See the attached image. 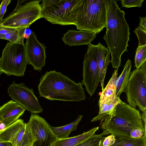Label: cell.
I'll return each mask as SVG.
<instances>
[{"label": "cell", "mask_w": 146, "mask_h": 146, "mask_svg": "<svg viewBox=\"0 0 146 146\" xmlns=\"http://www.w3.org/2000/svg\"><path fill=\"white\" fill-rule=\"evenodd\" d=\"M106 33L103 37L111 55L110 62L112 67L118 69L121 66V57L127 51L129 40V27L124 16L115 0H106Z\"/></svg>", "instance_id": "cell-1"}, {"label": "cell", "mask_w": 146, "mask_h": 146, "mask_svg": "<svg viewBox=\"0 0 146 146\" xmlns=\"http://www.w3.org/2000/svg\"><path fill=\"white\" fill-rule=\"evenodd\" d=\"M82 85L60 72L50 70L42 75L38 89L40 97L49 100L78 102L86 99Z\"/></svg>", "instance_id": "cell-2"}, {"label": "cell", "mask_w": 146, "mask_h": 146, "mask_svg": "<svg viewBox=\"0 0 146 146\" xmlns=\"http://www.w3.org/2000/svg\"><path fill=\"white\" fill-rule=\"evenodd\" d=\"M101 125L104 130L108 131L115 137L132 138L130 133L135 129H141L146 136L139 111L122 101L115 107L113 116L105 120Z\"/></svg>", "instance_id": "cell-3"}, {"label": "cell", "mask_w": 146, "mask_h": 146, "mask_svg": "<svg viewBox=\"0 0 146 146\" xmlns=\"http://www.w3.org/2000/svg\"><path fill=\"white\" fill-rule=\"evenodd\" d=\"M106 0H83L75 25L97 34L106 27Z\"/></svg>", "instance_id": "cell-4"}, {"label": "cell", "mask_w": 146, "mask_h": 146, "mask_svg": "<svg viewBox=\"0 0 146 146\" xmlns=\"http://www.w3.org/2000/svg\"><path fill=\"white\" fill-rule=\"evenodd\" d=\"M83 0H44L43 18L52 24L75 25Z\"/></svg>", "instance_id": "cell-5"}, {"label": "cell", "mask_w": 146, "mask_h": 146, "mask_svg": "<svg viewBox=\"0 0 146 146\" xmlns=\"http://www.w3.org/2000/svg\"><path fill=\"white\" fill-rule=\"evenodd\" d=\"M18 0L14 9L0 21V27L19 29L28 28L37 20L43 18L41 0Z\"/></svg>", "instance_id": "cell-6"}, {"label": "cell", "mask_w": 146, "mask_h": 146, "mask_svg": "<svg viewBox=\"0 0 146 146\" xmlns=\"http://www.w3.org/2000/svg\"><path fill=\"white\" fill-rule=\"evenodd\" d=\"M28 64L25 44L8 42L0 58L3 73L8 75L23 76Z\"/></svg>", "instance_id": "cell-7"}, {"label": "cell", "mask_w": 146, "mask_h": 146, "mask_svg": "<svg viewBox=\"0 0 146 146\" xmlns=\"http://www.w3.org/2000/svg\"><path fill=\"white\" fill-rule=\"evenodd\" d=\"M125 92L129 104L133 108L137 106L142 112L146 110V76L139 69L131 72Z\"/></svg>", "instance_id": "cell-8"}, {"label": "cell", "mask_w": 146, "mask_h": 146, "mask_svg": "<svg viewBox=\"0 0 146 146\" xmlns=\"http://www.w3.org/2000/svg\"><path fill=\"white\" fill-rule=\"evenodd\" d=\"M87 51L83 62L82 85L91 96L94 94L100 78L98 66L96 60L98 45L91 44L88 45Z\"/></svg>", "instance_id": "cell-9"}, {"label": "cell", "mask_w": 146, "mask_h": 146, "mask_svg": "<svg viewBox=\"0 0 146 146\" xmlns=\"http://www.w3.org/2000/svg\"><path fill=\"white\" fill-rule=\"evenodd\" d=\"M36 138L32 134L29 124L21 119L0 132V143L9 142L13 146L34 144Z\"/></svg>", "instance_id": "cell-10"}, {"label": "cell", "mask_w": 146, "mask_h": 146, "mask_svg": "<svg viewBox=\"0 0 146 146\" xmlns=\"http://www.w3.org/2000/svg\"><path fill=\"white\" fill-rule=\"evenodd\" d=\"M7 92L13 101L32 113H37L43 111L33 89L29 88L24 83H13L9 86Z\"/></svg>", "instance_id": "cell-11"}, {"label": "cell", "mask_w": 146, "mask_h": 146, "mask_svg": "<svg viewBox=\"0 0 146 146\" xmlns=\"http://www.w3.org/2000/svg\"><path fill=\"white\" fill-rule=\"evenodd\" d=\"M28 123L37 139L33 146H50L58 139L47 122L37 113H31Z\"/></svg>", "instance_id": "cell-12"}, {"label": "cell", "mask_w": 146, "mask_h": 146, "mask_svg": "<svg viewBox=\"0 0 146 146\" xmlns=\"http://www.w3.org/2000/svg\"><path fill=\"white\" fill-rule=\"evenodd\" d=\"M25 44L28 64L32 65L35 70L40 71L45 65L46 47L38 41L33 31L26 39Z\"/></svg>", "instance_id": "cell-13"}, {"label": "cell", "mask_w": 146, "mask_h": 146, "mask_svg": "<svg viewBox=\"0 0 146 146\" xmlns=\"http://www.w3.org/2000/svg\"><path fill=\"white\" fill-rule=\"evenodd\" d=\"M97 34L86 31L69 30L63 34L62 41L70 46L88 45L96 38Z\"/></svg>", "instance_id": "cell-14"}, {"label": "cell", "mask_w": 146, "mask_h": 146, "mask_svg": "<svg viewBox=\"0 0 146 146\" xmlns=\"http://www.w3.org/2000/svg\"><path fill=\"white\" fill-rule=\"evenodd\" d=\"M25 109L17 102L11 100L0 107V121L15 122Z\"/></svg>", "instance_id": "cell-15"}, {"label": "cell", "mask_w": 146, "mask_h": 146, "mask_svg": "<svg viewBox=\"0 0 146 146\" xmlns=\"http://www.w3.org/2000/svg\"><path fill=\"white\" fill-rule=\"evenodd\" d=\"M96 53V60L98 66L100 82L102 90L104 88V82L108 66L110 62V52L108 48L99 42Z\"/></svg>", "instance_id": "cell-16"}, {"label": "cell", "mask_w": 146, "mask_h": 146, "mask_svg": "<svg viewBox=\"0 0 146 146\" xmlns=\"http://www.w3.org/2000/svg\"><path fill=\"white\" fill-rule=\"evenodd\" d=\"M121 101L119 97L116 96L113 99L99 105L98 115L93 118L91 121H100L101 125L105 120L112 117L114 115L115 107Z\"/></svg>", "instance_id": "cell-17"}, {"label": "cell", "mask_w": 146, "mask_h": 146, "mask_svg": "<svg viewBox=\"0 0 146 146\" xmlns=\"http://www.w3.org/2000/svg\"><path fill=\"white\" fill-rule=\"evenodd\" d=\"M99 128V127L94 128L87 132L75 137L58 139L50 146H75L94 135Z\"/></svg>", "instance_id": "cell-18"}, {"label": "cell", "mask_w": 146, "mask_h": 146, "mask_svg": "<svg viewBox=\"0 0 146 146\" xmlns=\"http://www.w3.org/2000/svg\"><path fill=\"white\" fill-rule=\"evenodd\" d=\"M131 63L128 59L123 66V70L120 75L117 77L115 84V95L119 97L121 93L125 92L127 85L130 77Z\"/></svg>", "instance_id": "cell-19"}, {"label": "cell", "mask_w": 146, "mask_h": 146, "mask_svg": "<svg viewBox=\"0 0 146 146\" xmlns=\"http://www.w3.org/2000/svg\"><path fill=\"white\" fill-rule=\"evenodd\" d=\"M118 70V69L115 70L106 86L102 90L98 102L99 106L113 99L116 96L115 84L117 77Z\"/></svg>", "instance_id": "cell-20"}, {"label": "cell", "mask_w": 146, "mask_h": 146, "mask_svg": "<svg viewBox=\"0 0 146 146\" xmlns=\"http://www.w3.org/2000/svg\"><path fill=\"white\" fill-rule=\"evenodd\" d=\"M82 117V115H80L75 120L68 125L60 127L50 126L51 129L58 139L67 138L70 133L77 129Z\"/></svg>", "instance_id": "cell-21"}, {"label": "cell", "mask_w": 146, "mask_h": 146, "mask_svg": "<svg viewBox=\"0 0 146 146\" xmlns=\"http://www.w3.org/2000/svg\"><path fill=\"white\" fill-rule=\"evenodd\" d=\"M111 146H146V137L137 139L115 137V142Z\"/></svg>", "instance_id": "cell-22"}, {"label": "cell", "mask_w": 146, "mask_h": 146, "mask_svg": "<svg viewBox=\"0 0 146 146\" xmlns=\"http://www.w3.org/2000/svg\"><path fill=\"white\" fill-rule=\"evenodd\" d=\"M26 29L20 28L4 35H0V39L7 40L12 43L23 44H24V35Z\"/></svg>", "instance_id": "cell-23"}, {"label": "cell", "mask_w": 146, "mask_h": 146, "mask_svg": "<svg viewBox=\"0 0 146 146\" xmlns=\"http://www.w3.org/2000/svg\"><path fill=\"white\" fill-rule=\"evenodd\" d=\"M110 134L106 130L101 134L94 135L83 142L75 146H102V142L106 137L105 136Z\"/></svg>", "instance_id": "cell-24"}, {"label": "cell", "mask_w": 146, "mask_h": 146, "mask_svg": "<svg viewBox=\"0 0 146 146\" xmlns=\"http://www.w3.org/2000/svg\"><path fill=\"white\" fill-rule=\"evenodd\" d=\"M146 62V45L138 46L136 51L135 67L139 69Z\"/></svg>", "instance_id": "cell-25"}, {"label": "cell", "mask_w": 146, "mask_h": 146, "mask_svg": "<svg viewBox=\"0 0 146 146\" xmlns=\"http://www.w3.org/2000/svg\"><path fill=\"white\" fill-rule=\"evenodd\" d=\"M122 7L126 8L133 7H140L141 6L144 0H121Z\"/></svg>", "instance_id": "cell-26"}, {"label": "cell", "mask_w": 146, "mask_h": 146, "mask_svg": "<svg viewBox=\"0 0 146 146\" xmlns=\"http://www.w3.org/2000/svg\"><path fill=\"white\" fill-rule=\"evenodd\" d=\"M134 32L137 35L139 40L138 46L146 45V31L138 26L135 28Z\"/></svg>", "instance_id": "cell-27"}, {"label": "cell", "mask_w": 146, "mask_h": 146, "mask_svg": "<svg viewBox=\"0 0 146 146\" xmlns=\"http://www.w3.org/2000/svg\"><path fill=\"white\" fill-rule=\"evenodd\" d=\"M11 0H3L0 5V21L3 17L6 11L7 6L11 2Z\"/></svg>", "instance_id": "cell-28"}, {"label": "cell", "mask_w": 146, "mask_h": 146, "mask_svg": "<svg viewBox=\"0 0 146 146\" xmlns=\"http://www.w3.org/2000/svg\"><path fill=\"white\" fill-rule=\"evenodd\" d=\"M115 137L111 134L105 137L102 142V146H111L115 142Z\"/></svg>", "instance_id": "cell-29"}, {"label": "cell", "mask_w": 146, "mask_h": 146, "mask_svg": "<svg viewBox=\"0 0 146 146\" xmlns=\"http://www.w3.org/2000/svg\"><path fill=\"white\" fill-rule=\"evenodd\" d=\"M143 135L145 136L144 133L141 130L139 129H133L131 131L130 133V137L133 139L140 138Z\"/></svg>", "instance_id": "cell-30"}, {"label": "cell", "mask_w": 146, "mask_h": 146, "mask_svg": "<svg viewBox=\"0 0 146 146\" xmlns=\"http://www.w3.org/2000/svg\"><path fill=\"white\" fill-rule=\"evenodd\" d=\"M17 29L5 27H0V35H4L15 31Z\"/></svg>", "instance_id": "cell-31"}, {"label": "cell", "mask_w": 146, "mask_h": 146, "mask_svg": "<svg viewBox=\"0 0 146 146\" xmlns=\"http://www.w3.org/2000/svg\"><path fill=\"white\" fill-rule=\"evenodd\" d=\"M139 26L146 31V17H139Z\"/></svg>", "instance_id": "cell-32"}, {"label": "cell", "mask_w": 146, "mask_h": 146, "mask_svg": "<svg viewBox=\"0 0 146 146\" xmlns=\"http://www.w3.org/2000/svg\"><path fill=\"white\" fill-rule=\"evenodd\" d=\"M32 31L31 29L28 28L26 29L24 32V38L27 39L31 35Z\"/></svg>", "instance_id": "cell-33"}, {"label": "cell", "mask_w": 146, "mask_h": 146, "mask_svg": "<svg viewBox=\"0 0 146 146\" xmlns=\"http://www.w3.org/2000/svg\"><path fill=\"white\" fill-rule=\"evenodd\" d=\"M141 118L143 122V125L144 129L146 131V110L143 112L142 114H141Z\"/></svg>", "instance_id": "cell-34"}, {"label": "cell", "mask_w": 146, "mask_h": 146, "mask_svg": "<svg viewBox=\"0 0 146 146\" xmlns=\"http://www.w3.org/2000/svg\"><path fill=\"white\" fill-rule=\"evenodd\" d=\"M139 69L144 75L146 76V62L143 64Z\"/></svg>", "instance_id": "cell-35"}, {"label": "cell", "mask_w": 146, "mask_h": 146, "mask_svg": "<svg viewBox=\"0 0 146 146\" xmlns=\"http://www.w3.org/2000/svg\"><path fill=\"white\" fill-rule=\"evenodd\" d=\"M0 146H12L11 143L9 142L0 143Z\"/></svg>", "instance_id": "cell-36"}, {"label": "cell", "mask_w": 146, "mask_h": 146, "mask_svg": "<svg viewBox=\"0 0 146 146\" xmlns=\"http://www.w3.org/2000/svg\"><path fill=\"white\" fill-rule=\"evenodd\" d=\"M34 144H27L23 146H33Z\"/></svg>", "instance_id": "cell-37"}, {"label": "cell", "mask_w": 146, "mask_h": 146, "mask_svg": "<svg viewBox=\"0 0 146 146\" xmlns=\"http://www.w3.org/2000/svg\"><path fill=\"white\" fill-rule=\"evenodd\" d=\"M3 72H2L1 70V68H0V75Z\"/></svg>", "instance_id": "cell-38"}, {"label": "cell", "mask_w": 146, "mask_h": 146, "mask_svg": "<svg viewBox=\"0 0 146 146\" xmlns=\"http://www.w3.org/2000/svg\"><path fill=\"white\" fill-rule=\"evenodd\" d=\"M1 1V0H0V1Z\"/></svg>", "instance_id": "cell-39"}, {"label": "cell", "mask_w": 146, "mask_h": 146, "mask_svg": "<svg viewBox=\"0 0 146 146\" xmlns=\"http://www.w3.org/2000/svg\"><path fill=\"white\" fill-rule=\"evenodd\" d=\"M12 146H13L12 145Z\"/></svg>", "instance_id": "cell-40"}]
</instances>
